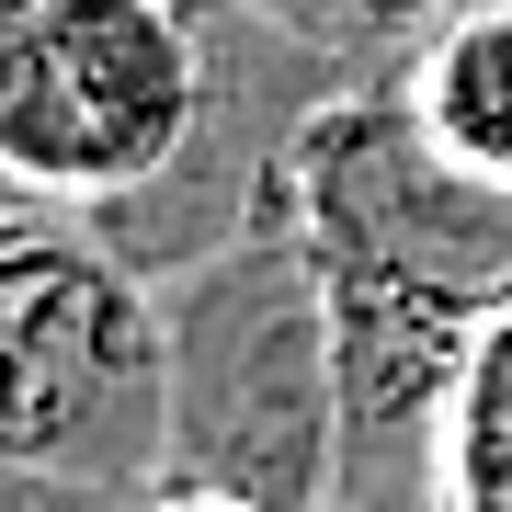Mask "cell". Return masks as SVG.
Segmentation results:
<instances>
[{
    "label": "cell",
    "mask_w": 512,
    "mask_h": 512,
    "mask_svg": "<svg viewBox=\"0 0 512 512\" xmlns=\"http://www.w3.org/2000/svg\"><path fill=\"white\" fill-rule=\"evenodd\" d=\"M399 103L456 171L512 194V0H456L399 57Z\"/></svg>",
    "instance_id": "5"
},
{
    "label": "cell",
    "mask_w": 512,
    "mask_h": 512,
    "mask_svg": "<svg viewBox=\"0 0 512 512\" xmlns=\"http://www.w3.org/2000/svg\"><path fill=\"white\" fill-rule=\"evenodd\" d=\"M183 12H205V0H183Z\"/></svg>",
    "instance_id": "10"
},
{
    "label": "cell",
    "mask_w": 512,
    "mask_h": 512,
    "mask_svg": "<svg viewBox=\"0 0 512 512\" xmlns=\"http://www.w3.org/2000/svg\"><path fill=\"white\" fill-rule=\"evenodd\" d=\"M0 512H137V501H103V490H69V478H0Z\"/></svg>",
    "instance_id": "8"
},
{
    "label": "cell",
    "mask_w": 512,
    "mask_h": 512,
    "mask_svg": "<svg viewBox=\"0 0 512 512\" xmlns=\"http://www.w3.org/2000/svg\"><path fill=\"white\" fill-rule=\"evenodd\" d=\"M285 217L342 342V512H433L444 399L512 296V194L410 126L399 80H353L285 148Z\"/></svg>",
    "instance_id": "1"
},
{
    "label": "cell",
    "mask_w": 512,
    "mask_h": 512,
    "mask_svg": "<svg viewBox=\"0 0 512 512\" xmlns=\"http://www.w3.org/2000/svg\"><path fill=\"white\" fill-rule=\"evenodd\" d=\"M137 512H251V501H205V490H160V501H137Z\"/></svg>",
    "instance_id": "9"
},
{
    "label": "cell",
    "mask_w": 512,
    "mask_h": 512,
    "mask_svg": "<svg viewBox=\"0 0 512 512\" xmlns=\"http://www.w3.org/2000/svg\"><path fill=\"white\" fill-rule=\"evenodd\" d=\"M262 23H285V35H308L319 57H342L353 80H399V57L433 35L456 0H251Z\"/></svg>",
    "instance_id": "7"
},
{
    "label": "cell",
    "mask_w": 512,
    "mask_h": 512,
    "mask_svg": "<svg viewBox=\"0 0 512 512\" xmlns=\"http://www.w3.org/2000/svg\"><path fill=\"white\" fill-rule=\"evenodd\" d=\"M171 319V490L251 512H342V342L285 183L239 239L160 285Z\"/></svg>",
    "instance_id": "2"
},
{
    "label": "cell",
    "mask_w": 512,
    "mask_h": 512,
    "mask_svg": "<svg viewBox=\"0 0 512 512\" xmlns=\"http://www.w3.org/2000/svg\"><path fill=\"white\" fill-rule=\"evenodd\" d=\"M0 467L103 501L171 490V319L137 262L35 205L0 251Z\"/></svg>",
    "instance_id": "3"
},
{
    "label": "cell",
    "mask_w": 512,
    "mask_h": 512,
    "mask_svg": "<svg viewBox=\"0 0 512 512\" xmlns=\"http://www.w3.org/2000/svg\"><path fill=\"white\" fill-rule=\"evenodd\" d=\"M217 46L183 0H12L0 12V171L57 217L148 194L205 137Z\"/></svg>",
    "instance_id": "4"
},
{
    "label": "cell",
    "mask_w": 512,
    "mask_h": 512,
    "mask_svg": "<svg viewBox=\"0 0 512 512\" xmlns=\"http://www.w3.org/2000/svg\"><path fill=\"white\" fill-rule=\"evenodd\" d=\"M433 512H512V296H501V319L478 330L456 399H444Z\"/></svg>",
    "instance_id": "6"
}]
</instances>
